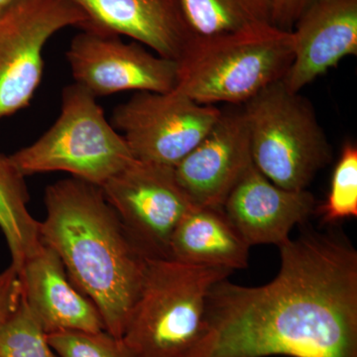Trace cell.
<instances>
[{
	"instance_id": "obj_1",
	"label": "cell",
	"mask_w": 357,
	"mask_h": 357,
	"mask_svg": "<svg viewBox=\"0 0 357 357\" xmlns=\"http://www.w3.org/2000/svg\"><path fill=\"white\" fill-rule=\"evenodd\" d=\"M266 285L211 289L203 332L188 357H357V251L335 234L278 246Z\"/></svg>"
},
{
	"instance_id": "obj_2",
	"label": "cell",
	"mask_w": 357,
	"mask_h": 357,
	"mask_svg": "<svg viewBox=\"0 0 357 357\" xmlns=\"http://www.w3.org/2000/svg\"><path fill=\"white\" fill-rule=\"evenodd\" d=\"M40 241L98 307L105 331L121 338L139 297L148 259L126 231L102 188L63 178L45 191Z\"/></svg>"
},
{
	"instance_id": "obj_3",
	"label": "cell",
	"mask_w": 357,
	"mask_h": 357,
	"mask_svg": "<svg viewBox=\"0 0 357 357\" xmlns=\"http://www.w3.org/2000/svg\"><path fill=\"white\" fill-rule=\"evenodd\" d=\"M293 37L272 23L192 40L178 59L175 91L201 103H244L285 77Z\"/></svg>"
},
{
	"instance_id": "obj_4",
	"label": "cell",
	"mask_w": 357,
	"mask_h": 357,
	"mask_svg": "<svg viewBox=\"0 0 357 357\" xmlns=\"http://www.w3.org/2000/svg\"><path fill=\"white\" fill-rule=\"evenodd\" d=\"M231 271L148 259L122 340L133 357H188L203 332L211 289Z\"/></svg>"
},
{
	"instance_id": "obj_5",
	"label": "cell",
	"mask_w": 357,
	"mask_h": 357,
	"mask_svg": "<svg viewBox=\"0 0 357 357\" xmlns=\"http://www.w3.org/2000/svg\"><path fill=\"white\" fill-rule=\"evenodd\" d=\"M7 157L24 178L61 171L98 187L134 159L96 98L75 83L63 89L55 123L31 145Z\"/></svg>"
},
{
	"instance_id": "obj_6",
	"label": "cell",
	"mask_w": 357,
	"mask_h": 357,
	"mask_svg": "<svg viewBox=\"0 0 357 357\" xmlns=\"http://www.w3.org/2000/svg\"><path fill=\"white\" fill-rule=\"evenodd\" d=\"M253 165L275 185L307 190L332 160V147L306 98L283 81L244 103Z\"/></svg>"
},
{
	"instance_id": "obj_7",
	"label": "cell",
	"mask_w": 357,
	"mask_h": 357,
	"mask_svg": "<svg viewBox=\"0 0 357 357\" xmlns=\"http://www.w3.org/2000/svg\"><path fill=\"white\" fill-rule=\"evenodd\" d=\"M88 23L72 0H22L0 13V119L31 102L43 77V51L51 37Z\"/></svg>"
},
{
	"instance_id": "obj_8",
	"label": "cell",
	"mask_w": 357,
	"mask_h": 357,
	"mask_svg": "<svg viewBox=\"0 0 357 357\" xmlns=\"http://www.w3.org/2000/svg\"><path fill=\"white\" fill-rule=\"evenodd\" d=\"M187 96L142 91L115 107L110 123L121 131L133 158L175 168L222 114Z\"/></svg>"
},
{
	"instance_id": "obj_9",
	"label": "cell",
	"mask_w": 357,
	"mask_h": 357,
	"mask_svg": "<svg viewBox=\"0 0 357 357\" xmlns=\"http://www.w3.org/2000/svg\"><path fill=\"white\" fill-rule=\"evenodd\" d=\"M100 188L140 250L151 259H170L174 232L195 206L174 168L133 159Z\"/></svg>"
},
{
	"instance_id": "obj_10",
	"label": "cell",
	"mask_w": 357,
	"mask_h": 357,
	"mask_svg": "<svg viewBox=\"0 0 357 357\" xmlns=\"http://www.w3.org/2000/svg\"><path fill=\"white\" fill-rule=\"evenodd\" d=\"M66 57L74 83L96 98L126 91L169 93L177 84L176 61L93 28H83L73 38Z\"/></svg>"
},
{
	"instance_id": "obj_11",
	"label": "cell",
	"mask_w": 357,
	"mask_h": 357,
	"mask_svg": "<svg viewBox=\"0 0 357 357\" xmlns=\"http://www.w3.org/2000/svg\"><path fill=\"white\" fill-rule=\"evenodd\" d=\"M243 112H222L201 142L174 168L176 178L197 206L222 208L252 164Z\"/></svg>"
},
{
	"instance_id": "obj_12",
	"label": "cell",
	"mask_w": 357,
	"mask_h": 357,
	"mask_svg": "<svg viewBox=\"0 0 357 357\" xmlns=\"http://www.w3.org/2000/svg\"><path fill=\"white\" fill-rule=\"evenodd\" d=\"M222 210L249 246L287 241L294 227L306 222L317 210L314 197L307 190L278 187L253 163L234 185Z\"/></svg>"
},
{
	"instance_id": "obj_13",
	"label": "cell",
	"mask_w": 357,
	"mask_h": 357,
	"mask_svg": "<svg viewBox=\"0 0 357 357\" xmlns=\"http://www.w3.org/2000/svg\"><path fill=\"white\" fill-rule=\"evenodd\" d=\"M293 60L282 79L294 93L357 54V0H317L292 31Z\"/></svg>"
},
{
	"instance_id": "obj_14",
	"label": "cell",
	"mask_w": 357,
	"mask_h": 357,
	"mask_svg": "<svg viewBox=\"0 0 357 357\" xmlns=\"http://www.w3.org/2000/svg\"><path fill=\"white\" fill-rule=\"evenodd\" d=\"M20 272L26 305L47 335L105 331L98 307L75 285L53 249L41 243Z\"/></svg>"
},
{
	"instance_id": "obj_15",
	"label": "cell",
	"mask_w": 357,
	"mask_h": 357,
	"mask_svg": "<svg viewBox=\"0 0 357 357\" xmlns=\"http://www.w3.org/2000/svg\"><path fill=\"white\" fill-rule=\"evenodd\" d=\"M72 1L88 17V25L84 28L128 36L176 62L195 38L178 0Z\"/></svg>"
},
{
	"instance_id": "obj_16",
	"label": "cell",
	"mask_w": 357,
	"mask_h": 357,
	"mask_svg": "<svg viewBox=\"0 0 357 357\" xmlns=\"http://www.w3.org/2000/svg\"><path fill=\"white\" fill-rule=\"evenodd\" d=\"M249 249L222 208L195 204L174 232L170 259L232 272L248 267Z\"/></svg>"
},
{
	"instance_id": "obj_17",
	"label": "cell",
	"mask_w": 357,
	"mask_h": 357,
	"mask_svg": "<svg viewBox=\"0 0 357 357\" xmlns=\"http://www.w3.org/2000/svg\"><path fill=\"white\" fill-rule=\"evenodd\" d=\"M29 192L25 178L0 154V230L6 237L11 264L23 266L41 245L39 222L28 208Z\"/></svg>"
},
{
	"instance_id": "obj_18",
	"label": "cell",
	"mask_w": 357,
	"mask_h": 357,
	"mask_svg": "<svg viewBox=\"0 0 357 357\" xmlns=\"http://www.w3.org/2000/svg\"><path fill=\"white\" fill-rule=\"evenodd\" d=\"M197 38L220 36L271 23L268 0H178Z\"/></svg>"
},
{
	"instance_id": "obj_19",
	"label": "cell",
	"mask_w": 357,
	"mask_h": 357,
	"mask_svg": "<svg viewBox=\"0 0 357 357\" xmlns=\"http://www.w3.org/2000/svg\"><path fill=\"white\" fill-rule=\"evenodd\" d=\"M321 222L333 225L357 217V148L347 143L333 169L325 203L317 206Z\"/></svg>"
},
{
	"instance_id": "obj_20",
	"label": "cell",
	"mask_w": 357,
	"mask_h": 357,
	"mask_svg": "<svg viewBox=\"0 0 357 357\" xmlns=\"http://www.w3.org/2000/svg\"><path fill=\"white\" fill-rule=\"evenodd\" d=\"M0 357H57L25 300L13 319L0 328Z\"/></svg>"
},
{
	"instance_id": "obj_21",
	"label": "cell",
	"mask_w": 357,
	"mask_h": 357,
	"mask_svg": "<svg viewBox=\"0 0 357 357\" xmlns=\"http://www.w3.org/2000/svg\"><path fill=\"white\" fill-rule=\"evenodd\" d=\"M47 338L61 357H133L122 338L107 331L54 333Z\"/></svg>"
},
{
	"instance_id": "obj_22",
	"label": "cell",
	"mask_w": 357,
	"mask_h": 357,
	"mask_svg": "<svg viewBox=\"0 0 357 357\" xmlns=\"http://www.w3.org/2000/svg\"><path fill=\"white\" fill-rule=\"evenodd\" d=\"M23 302L24 291L20 269L10 264L0 272V328L13 319Z\"/></svg>"
},
{
	"instance_id": "obj_23",
	"label": "cell",
	"mask_w": 357,
	"mask_h": 357,
	"mask_svg": "<svg viewBox=\"0 0 357 357\" xmlns=\"http://www.w3.org/2000/svg\"><path fill=\"white\" fill-rule=\"evenodd\" d=\"M317 0H268L271 23L286 31H292L302 14Z\"/></svg>"
},
{
	"instance_id": "obj_24",
	"label": "cell",
	"mask_w": 357,
	"mask_h": 357,
	"mask_svg": "<svg viewBox=\"0 0 357 357\" xmlns=\"http://www.w3.org/2000/svg\"><path fill=\"white\" fill-rule=\"evenodd\" d=\"M20 1H22V0H0V13Z\"/></svg>"
}]
</instances>
